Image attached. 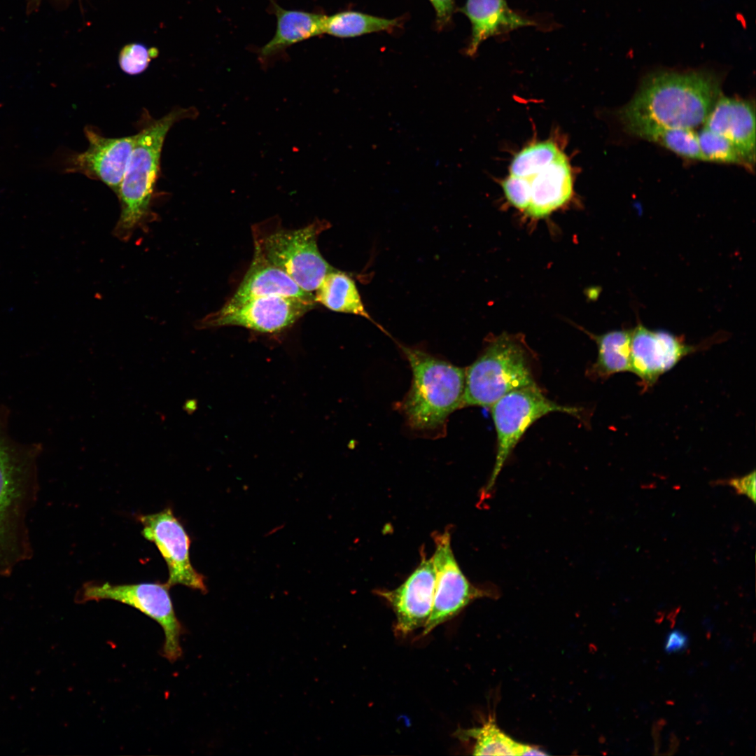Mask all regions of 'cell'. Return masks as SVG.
<instances>
[{"instance_id":"cell-21","label":"cell","mask_w":756,"mask_h":756,"mask_svg":"<svg viewBox=\"0 0 756 756\" xmlns=\"http://www.w3.org/2000/svg\"><path fill=\"white\" fill-rule=\"evenodd\" d=\"M315 292L316 302L326 308L373 321L365 309L354 280L346 273L334 268L325 276Z\"/></svg>"},{"instance_id":"cell-26","label":"cell","mask_w":756,"mask_h":756,"mask_svg":"<svg viewBox=\"0 0 756 756\" xmlns=\"http://www.w3.org/2000/svg\"><path fill=\"white\" fill-rule=\"evenodd\" d=\"M704 161L740 165L752 170V164L740 150L722 136L703 127L697 134Z\"/></svg>"},{"instance_id":"cell-22","label":"cell","mask_w":756,"mask_h":756,"mask_svg":"<svg viewBox=\"0 0 756 756\" xmlns=\"http://www.w3.org/2000/svg\"><path fill=\"white\" fill-rule=\"evenodd\" d=\"M598 356L589 370V374L605 379L624 372H631V330H617L601 335H592Z\"/></svg>"},{"instance_id":"cell-23","label":"cell","mask_w":756,"mask_h":756,"mask_svg":"<svg viewBox=\"0 0 756 756\" xmlns=\"http://www.w3.org/2000/svg\"><path fill=\"white\" fill-rule=\"evenodd\" d=\"M456 734L475 741L472 753L474 755H547L538 747L514 740L497 726L491 716L480 727L458 731Z\"/></svg>"},{"instance_id":"cell-17","label":"cell","mask_w":756,"mask_h":756,"mask_svg":"<svg viewBox=\"0 0 756 756\" xmlns=\"http://www.w3.org/2000/svg\"><path fill=\"white\" fill-rule=\"evenodd\" d=\"M526 178L530 186V202L524 212L533 218L548 216L572 196L571 169L562 152L541 171Z\"/></svg>"},{"instance_id":"cell-28","label":"cell","mask_w":756,"mask_h":756,"mask_svg":"<svg viewBox=\"0 0 756 756\" xmlns=\"http://www.w3.org/2000/svg\"><path fill=\"white\" fill-rule=\"evenodd\" d=\"M505 195L514 207L525 211L530 202V186L526 178L510 175L502 183Z\"/></svg>"},{"instance_id":"cell-4","label":"cell","mask_w":756,"mask_h":756,"mask_svg":"<svg viewBox=\"0 0 756 756\" xmlns=\"http://www.w3.org/2000/svg\"><path fill=\"white\" fill-rule=\"evenodd\" d=\"M198 113L192 106L176 108L161 118L146 123L136 134L117 195L121 211L113 234L119 239L129 240L151 216L162 149L169 130L176 122L195 118Z\"/></svg>"},{"instance_id":"cell-20","label":"cell","mask_w":756,"mask_h":756,"mask_svg":"<svg viewBox=\"0 0 756 756\" xmlns=\"http://www.w3.org/2000/svg\"><path fill=\"white\" fill-rule=\"evenodd\" d=\"M620 120L626 132L634 136L656 143L682 158L704 161L697 134L692 130L668 127L638 118Z\"/></svg>"},{"instance_id":"cell-5","label":"cell","mask_w":756,"mask_h":756,"mask_svg":"<svg viewBox=\"0 0 756 756\" xmlns=\"http://www.w3.org/2000/svg\"><path fill=\"white\" fill-rule=\"evenodd\" d=\"M536 384L526 348L515 336L503 333L465 369L463 407L490 408L507 393Z\"/></svg>"},{"instance_id":"cell-10","label":"cell","mask_w":756,"mask_h":756,"mask_svg":"<svg viewBox=\"0 0 756 756\" xmlns=\"http://www.w3.org/2000/svg\"><path fill=\"white\" fill-rule=\"evenodd\" d=\"M434 540L435 550L432 559L435 572V593L422 636L457 615L472 601L491 594L472 584L464 575L452 552L449 531L436 535Z\"/></svg>"},{"instance_id":"cell-1","label":"cell","mask_w":756,"mask_h":756,"mask_svg":"<svg viewBox=\"0 0 756 756\" xmlns=\"http://www.w3.org/2000/svg\"><path fill=\"white\" fill-rule=\"evenodd\" d=\"M721 78L713 70L662 69L648 74L620 111V118H638L673 128L704 124L720 96Z\"/></svg>"},{"instance_id":"cell-24","label":"cell","mask_w":756,"mask_h":756,"mask_svg":"<svg viewBox=\"0 0 756 756\" xmlns=\"http://www.w3.org/2000/svg\"><path fill=\"white\" fill-rule=\"evenodd\" d=\"M398 19H388L356 10H344L324 15L323 34L337 38H352L379 31H391L399 27Z\"/></svg>"},{"instance_id":"cell-2","label":"cell","mask_w":756,"mask_h":756,"mask_svg":"<svg viewBox=\"0 0 756 756\" xmlns=\"http://www.w3.org/2000/svg\"><path fill=\"white\" fill-rule=\"evenodd\" d=\"M0 410V575H6L32 554L27 517L38 491V447L18 443L7 433Z\"/></svg>"},{"instance_id":"cell-14","label":"cell","mask_w":756,"mask_h":756,"mask_svg":"<svg viewBox=\"0 0 756 756\" xmlns=\"http://www.w3.org/2000/svg\"><path fill=\"white\" fill-rule=\"evenodd\" d=\"M435 585L433 559L424 556L402 584L394 589L378 593L388 601L395 612L396 633L405 636L424 626L432 610Z\"/></svg>"},{"instance_id":"cell-13","label":"cell","mask_w":756,"mask_h":756,"mask_svg":"<svg viewBox=\"0 0 756 756\" xmlns=\"http://www.w3.org/2000/svg\"><path fill=\"white\" fill-rule=\"evenodd\" d=\"M697 348L687 344L682 337L638 324L631 330V372L640 379L643 389H646Z\"/></svg>"},{"instance_id":"cell-31","label":"cell","mask_w":756,"mask_h":756,"mask_svg":"<svg viewBox=\"0 0 756 756\" xmlns=\"http://www.w3.org/2000/svg\"><path fill=\"white\" fill-rule=\"evenodd\" d=\"M688 645V635L679 629H675L667 635L664 650L668 654L680 652L686 650Z\"/></svg>"},{"instance_id":"cell-15","label":"cell","mask_w":756,"mask_h":756,"mask_svg":"<svg viewBox=\"0 0 756 756\" xmlns=\"http://www.w3.org/2000/svg\"><path fill=\"white\" fill-rule=\"evenodd\" d=\"M704 125L732 142L755 164V111L750 101L720 95Z\"/></svg>"},{"instance_id":"cell-3","label":"cell","mask_w":756,"mask_h":756,"mask_svg":"<svg viewBox=\"0 0 756 756\" xmlns=\"http://www.w3.org/2000/svg\"><path fill=\"white\" fill-rule=\"evenodd\" d=\"M412 372L410 388L399 403L414 431L442 433L451 413L463 408L465 369L418 348L400 345Z\"/></svg>"},{"instance_id":"cell-19","label":"cell","mask_w":756,"mask_h":756,"mask_svg":"<svg viewBox=\"0 0 756 756\" xmlns=\"http://www.w3.org/2000/svg\"><path fill=\"white\" fill-rule=\"evenodd\" d=\"M267 296L295 298L316 303L314 293L301 288L279 267L253 255L248 270L227 302L237 304Z\"/></svg>"},{"instance_id":"cell-12","label":"cell","mask_w":756,"mask_h":756,"mask_svg":"<svg viewBox=\"0 0 756 756\" xmlns=\"http://www.w3.org/2000/svg\"><path fill=\"white\" fill-rule=\"evenodd\" d=\"M88 148L69 155L64 163L66 172L79 173L102 182L118 195L136 134L109 138L94 127L84 129Z\"/></svg>"},{"instance_id":"cell-16","label":"cell","mask_w":756,"mask_h":756,"mask_svg":"<svg viewBox=\"0 0 756 756\" xmlns=\"http://www.w3.org/2000/svg\"><path fill=\"white\" fill-rule=\"evenodd\" d=\"M470 20L471 35L465 54L473 56L481 43L491 36L537 23L512 10L506 0H466L459 9Z\"/></svg>"},{"instance_id":"cell-8","label":"cell","mask_w":756,"mask_h":756,"mask_svg":"<svg viewBox=\"0 0 756 756\" xmlns=\"http://www.w3.org/2000/svg\"><path fill=\"white\" fill-rule=\"evenodd\" d=\"M166 582L138 584L85 583L76 596L78 603L113 600L130 606L157 622L164 633L162 655L169 662L182 654L180 638L183 628L178 620Z\"/></svg>"},{"instance_id":"cell-30","label":"cell","mask_w":756,"mask_h":756,"mask_svg":"<svg viewBox=\"0 0 756 756\" xmlns=\"http://www.w3.org/2000/svg\"><path fill=\"white\" fill-rule=\"evenodd\" d=\"M728 483L736 490L737 493L745 494L753 502L755 501V470L742 477L732 478Z\"/></svg>"},{"instance_id":"cell-9","label":"cell","mask_w":756,"mask_h":756,"mask_svg":"<svg viewBox=\"0 0 756 756\" xmlns=\"http://www.w3.org/2000/svg\"><path fill=\"white\" fill-rule=\"evenodd\" d=\"M316 304L280 296L256 298L237 304L227 302L217 312L198 321L196 327L205 329L233 326L261 333H278L293 326Z\"/></svg>"},{"instance_id":"cell-18","label":"cell","mask_w":756,"mask_h":756,"mask_svg":"<svg viewBox=\"0 0 756 756\" xmlns=\"http://www.w3.org/2000/svg\"><path fill=\"white\" fill-rule=\"evenodd\" d=\"M270 2L276 27L273 37L258 51V59L264 68L288 48L323 34L325 15L285 9L273 0Z\"/></svg>"},{"instance_id":"cell-29","label":"cell","mask_w":756,"mask_h":756,"mask_svg":"<svg viewBox=\"0 0 756 756\" xmlns=\"http://www.w3.org/2000/svg\"><path fill=\"white\" fill-rule=\"evenodd\" d=\"M435 12V24L438 29L446 28L451 21L456 0H428Z\"/></svg>"},{"instance_id":"cell-33","label":"cell","mask_w":756,"mask_h":756,"mask_svg":"<svg viewBox=\"0 0 756 756\" xmlns=\"http://www.w3.org/2000/svg\"><path fill=\"white\" fill-rule=\"evenodd\" d=\"M39 1L40 0H31L32 5L36 6V4H38L39 3Z\"/></svg>"},{"instance_id":"cell-11","label":"cell","mask_w":756,"mask_h":756,"mask_svg":"<svg viewBox=\"0 0 756 756\" xmlns=\"http://www.w3.org/2000/svg\"><path fill=\"white\" fill-rule=\"evenodd\" d=\"M137 519L143 526L142 536L155 545L167 564V584L171 587L181 584L206 593L204 577L194 568L190 559V537L172 509L167 507L156 513L139 514Z\"/></svg>"},{"instance_id":"cell-6","label":"cell","mask_w":756,"mask_h":756,"mask_svg":"<svg viewBox=\"0 0 756 756\" xmlns=\"http://www.w3.org/2000/svg\"><path fill=\"white\" fill-rule=\"evenodd\" d=\"M326 224L317 221L295 229L254 234V255L286 272L301 288L316 291L334 268L321 254L317 237Z\"/></svg>"},{"instance_id":"cell-32","label":"cell","mask_w":756,"mask_h":756,"mask_svg":"<svg viewBox=\"0 0 756 756\" xmlns=\"http://www.w3.org/2000/svg\"><path fill=\"white\" fill-rule=\"evenodd\" d=\"M194 402L192 400H188L185 403L184 410L188 412H191L193 410Z\"/></svg>"},{"instance_id":"cell-25","label":"cell","mask_w":756,"mask_h":756,"mask_svg":"<svg viewBox=\"0 0 756 756\" xmlns=\"http://www.w3.org/2000/svg\"><path fill=\"white\" fill-rule=\"evenodd\" d=\"M561 152L557 146L550 141L528 146L512 160L510 175L528 178L550 164Z\"/></svg>"},{"instance_id":"cell-27","label":"cell","mask_w":756,"mask_h":756,"mask_svg":"<svg viewBox=\"0 0 756 756\" xmlns=\"http://www.w3.org/2000/svg\"><path fill=\"white\" fill-rule=\"evenodd\" d=\"M157 55L156 48H149L143 44L134 43L122 48L119 54L118 62L125 73L136 75L144 72Z\"/></svg>"},{"instance_id":"cell-7","label":"cell","mask_w":756,"mask_h":756,"mask_svg":"<svg viewBox=\"0 0 756 756\" xmlns=\"http://www.w3.org/2000/svg\"><path fill=\"white\" fill-rule=\"evenodd\" d=\"M496 433V453L492 473L485 487L492 489L512 450L532 424L552 412L579 417L581 409L557 404L547 398L537 384L511 391L491 407Z\"/></svg>"}]
</instances>
